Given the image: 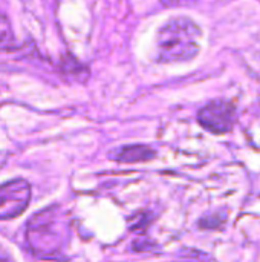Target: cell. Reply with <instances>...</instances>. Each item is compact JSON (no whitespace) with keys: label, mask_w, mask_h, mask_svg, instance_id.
<instances>
[{"label":"cell","mask_w":260,"mask_h":262,"mask_svg":"<svg viewBox=\"0 0 260 262\" xmlns=\"http://www.w3.org/2000/svg\"><path fill=\"white\" fill-rule=\"evenodd\" d=\"M0 262H14V259L9 256V253L5 249H0Z\"/></svg>","instance_id":"30bf717a"},{"label":"cell","mask_w":260,"mask_h":262,"mask_svg":"<svg viewBox=\"0 0 260 262\" xmlns=\"http://www.w3.org/2000/svg\"><path fill=\"white\" fill-rule=\"evenodd\" d=\"M31 184L26 180L15 178L0 184V221L20 216L29 206Z\"/></svg>","instance_id":"3957f363"},{"label":"cell","mask_w":260,"mask_h":262,"mask_svg":"<svg viewBox=\"0 0 260 262\" xmlns=\"http://www.w3.org/2000/svg\"><path fill=\"white\" fill-rule=\"evenodd\" d=\"M196 0H161V3L167 8H179V6H187L195 3Z\"/></svg>","instance_id":"9c48e42d"},{"label":"cell","mask_w":260,"mask_h":262,"mask_svg":"<svg viewBox=\"0 0 260 262\" xmlns=\"http://www.w3.org/2000/svg\"><path fill=\"white\" fill-rule=\"evenodd\" d=\"M25 235L26 246L32 255L43 259H55L69 243V216L60 206L48 207L29 220Z\"/></svg>","instance_id":"6da1fadb"},{"label":"cell","mask_w":260,"mask_h":262,"mask_svg":"<svg viewBox=\"0 0 260 262\" xmlns=\"http://www.w3.org/2000/svg\"><path fill=\"white\" fill-rule=\"evenodd\" d=\"M15 48H17V41L11 21L3 12H0V52H11L15 51Z\"/></svg>","instance_id":"8992f818"},{"label":"cell","mask_w":260,"mask_h":262,"mask_svg":"<svg viewBox=\"0 0 260 262\" xmlns=\"http://www.w3.org/2000/svg\"><path fill=\"white\" fill-rule=\"evenodd\" d=\"M156 152L144 144H129V146H121L115 150L110 152V158L124 163V164H133V163H144L153 160Z\"/></svg>","instance_id":"5b68a950"},{"label":"cell","mask_w":260,"mask_h":262,"mask_svg":"<svg viewBox=\"0 0 260 262\" xmlns=\"http://www.w3.org/2000/svg\"><path fill=\"white\" fill-rule=\"evenodd\" d=\"M152 220H153V216H152L150 212H139V213H135V215H133V220L129 221L130 230L146 229V227L150 224Z\"/></svg>","instance_id":"52a82bcc"},{"label":"cell","mask_w":260,"mask_h":262,"mask_svg":"<svg viewBox=\"0 0 260 262\" xmlns=\"http://www.w3.org/2000/svg\"><path fill=\"white\" fill-rule=\"evenodd\" d=\"M202 31L199 25L184 15L167 20L156 32L155 54L159 63L192 61L201 51Z\"/></svg>","instance_id":"7a4b0ae2"},{"label":"cell","mask_w":260,"mask_h":262,"mask_svg":"<svg viewBox=\"0 0 260 262\" xmlns=\"http://www.w3.org/2000/svg\"><path fill=\"white\" fill-rule=\"evenodd\" d=\"M236 120V109L231 103L215 100L205 104L198 112L199 124L211 134L222 135L233 129Z\"/></svg>","instance_id":"277c9868"},{"label":"cell","mask_w":260,"mask_h":262,"mask_svg":"<svg viewBox=\"0 0 260 262\" xmlns=\"http://www.w3.org/2000/svg\"><path fill=\"white\" fill-rule=\"evenodd\" d=\"M222 223H224V220H219V221H218L216 216H207V218H204V220L199 221V226H201L202 229H216V227L221 226Z\"/></svg>","instance_id":"ba28073f"}]
</instances>
